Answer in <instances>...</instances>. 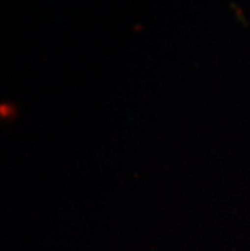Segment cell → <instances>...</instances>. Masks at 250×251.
<instances>
[]
</instances>
